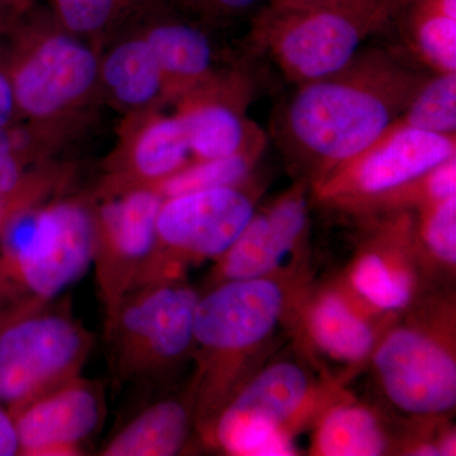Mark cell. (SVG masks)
<instances>
[{"label":"cell","instance_id":"cell-1","mask_svg":"<svg viewBox=\"0 0 456 456\" xmlns=\"http://www.w3.org/2000/svg\"><path fill=\"white\" fill-rule=\"evenodd\" d=\"M430 75L397 49L365 47L336 73L296 86L275 117L278 146L318 182L374 142Z\"/></svg>","mask_w":456,"mask_h":456},{"label":"cell","instance_id":"cell-2","mask_svg":"<svg viewBox=\"0 0 456 456\" xmlns=\"http://www.w3.org/2000/svg\"><path fill=\"white\" fill-rule=\"evenodd\" d=\"M386 26L383 18L346 9L269 0L255 12L248 44L299 86L340 70Z\"/></svg>","mask_w":456,"mask_h":456},{"label":"cell","instance_id":"cell-3","mask_svg":"<svg viewBox=\"0 0 456 456\" xmlns=\"http://www.w3.org/2000/svg\"><path fill=\"white\" fill-rule=\"evenodd\" d=\"M3 241L27 289L50 299L89 269L97 251V226L79 204L57 203L14 216L3 228Z\"/></svg>","mask_w":456,"mask_h":456},{"label":"cell","instance_id":"cell-4","mask_svg":"<svg viewBox=\"0 0 456 456\" xmlns=\"http://www.w3.org/2000/svg\"><path fill=\"white\" fill-rule=\"evenodd\" d=\"M456 156V134L387 128L358 155L318 180V196L334 202H375Z\"/></svg>","mask_w":456,"mask_h":456},{"label":"cell","instance_id":"cell-5","mask_svg":"<svg viewBox=\"0 0 456 456\" xmlns=\"http://www.w3.org/2000/svg\"><path fill=\"white\" fill-rule=\"evenodd\" d=\"M84 336L68 318L33 316L0 327V402L23 406L82 358Z\"/></svg>","mask_w":456,"mask_h":456},{"label":"cell","instance_id":"cell-6","mask_svg":"<svg viewBox=\"0 0 456 456\" xmlns=\"http://www.w3.org/2000/svg\"><path fill=\"white\" fill-rule=\"evenodd\" d=\"M307 374L292 362L273 365L248 384L222 415L218 440L236 455H292L281 426L307 397Z\"/></svg>","mask_w":456,"mask_h":456},{"label":"cell","instance_id":"cell-7","mask_svg":"<svg viewBox=\"0 0 456 456\" xmlns=\"http://www.w3.org/2000/svg\"><path fill=\"white\" fill-rule=\"evenodd\" d=\"M374 362L384 391L401 410L439 415L455 407V360L421 332L395 330L380 345Z\"/></svg>","mask_w":456,"mask_h":456},{"label":"cell","instance_id":"cell-8","mask_svg":"<svg viewBox=\"0 0 456 456\" xmlns=\"http://www.w3.org/2000/svg\"><path fill=\"white\" fill-rule=\"evenodd\" d=\"M98 74V60L89 47L70 36L57 35L36 45L8 75L17 110L33 118H47L83 98Z\"/></svg>","mask_w":456,"mask_h":456},{"label":"cell","instance_id":"cell-9","mask_svg":"<svg viewBox=\"0 0 456 456\" xmlns=\"http://www.w3.org/2000/svg\"><path fill=\"white\" fill-rule=\"evenodd\" d=\"M255 215L253 198L221 187L167 198L158 217V239L198 256L226 254Z\"/></svg>","mask_w":456,"mask_h":456},{"label":"cell","instance_id":"cell-10","mask_svg":"<svg viewBox=\"0 0 456 456\" xmlns=\"http://www.w3.org/2000/svg\"><path fill=\"white\" fill-rule=\"evenodd\" d=\"M281 310L278 284L264 278L231 281L198 301L194 338L212 350L248 349L273 331Z\"/></svg>","mask_w":456,"mask_h":456},{"label":"cell","instance_id":"cell-11","mask_svg":"<svg viewBox=\"0 0 456 456\" xmlns=\"http://www.w3.org/2000/svg\"><path fill=\"white\" fill-rule=\"evenodd\" d=\"M307 200L301 189L290 191L268 211L254 215L228 248L224 275L231 281L264 278L277 269L307 224Z\"/></svg>","mask_w":456,"mask_h":456},{"label":"cell","instance_id":"cell-12","mask_svg":"<svg viewBox=\"0 0 456 456\" xmlns=\"http://www.w3.org/2000/svg\"><path fill=\"white\" fill-rule=\"evenodd\" d=\"M101 412L97 395L84 386L26 403L14 419L20 452L38 455L71 449L97 428Z\"/></svg>","mask_w":456,"mask_h":456},{"label":"cell","instance_id":"cell-13","mask_svg":"<svg viewBox=\"0 0 456 456\" xmlns=\"http://www.w3.org/2000/svg\"><path fill=\"white\" fill-rule=\"evenodd\" d=\"M198 301L197 294L185 287L152 290L123 312V331L156 358H176L194 338Z\"/></svg>","mask_w":456,"mask_h":456},{"label":"cell","instance_id":"cell-14","mask_svg":"<svg viewBox=\"0 0 456 456\" xmlns=\"http://www.w3.org/2000/svg\"><path fill=\"white\" fill-rule=\"evenodd\" d=\"M388 26L419 68L456 73V0H395Z\"/></svg>","mask_w":456,"mask_h":456},{"label":"cell","instance_id":"cell-15","mask_svg":"<svg viewBox=\"0 0 456 456\" xmlns=\"http://www.w3.org/2000/svg\"><path fill=\"white\" fill-rule=\"evenodd\" d=\"M246 98L197 99L178 114L184 126L191 154L198 160L224 158L253 145L265 134L248 122L240 110Z\"/></svg>","mask_w":456,"mask_h":456},{"label":"cell","instance_id":"cell-16","mask_svg":"<svg viewBox=\"0 0 456 456\" xmlns=\"http://www.w3.org/2000/svg\"><path fill=\"white\" fill-rule=\"evenodd\" d=\"M163 202L158 191L139 189L103 207L102 224L117 256L141 260L154 250Z\"/></svg>","mask_w":456,"mask_h":456},{"label":"cell","instance_id":"cell-17","mask_svg":"<svg viewBox=\"0 0 456 456\" xmlns=\"http://www.w3.org/2000/svg\"><path fill=\"white\" fill-rule=\"evenodd\" d=\"M165 80L193 86L208 79L213 50L206 33L188 23L169 22L152 28L145 38Z\"/></svg>","mask_w":456,"mask_h":456},{"label":"cell","instance_id":"cell-18","mask_svg":"<svg viewBox=\"0 0 456 456\" xmlns=\"http://www.w3.org/2000/svg\"><path fill=\"white\" fill-rule=\"evenodd\" d=\"M188 431L187 411L178 402L155 404L119 432L104 454L169 456L178 452Z\"/></svg>","mask_w":456,"mask_h":456},{"label":"cell","instance_id":"cell-19","mask_svg":"<svg viewBox=\"0 0 456 456\" xmlns=\"http://www.w3.org/2000/svg\"><path fill=\"white\" fill-rule=\"evenodd\" d=\"M101 70L108 89L125 106L151 103L167 83L145 38L118 45L106 57Z\"/></svg>","mask_w":456,"mask_h":456},{"label":"cell","instance_id":"cell-20","mask_svg":"<svg viewBox=\"0 0 456 456\" xmlns=\"http://www.w3.org/2000/svg\"><path fill=\"white\" fill-rule=\"evenodd\" d=\"M268 139L264 137L236 154L224 158L198 160L161 180L160 194L165 198L182 196L206 189L233 187L248 178L255 163L265 150Z\"/></svg>","mask_w":456,"mask_h":456},{"label":"cell","instance_id":"cell-21","mask_svg":"<svg viewBox=\"0 0 456 456\" xmlns=\"http://www.w3.org/2000/svg\"><path fill=\"white\" fill-rule=\"evenodd\" d=\"M311 326L320 346L334 358L356 362L364 358L373 345L370 327L335 296L318 303Z\"/></svg>","mask_w":456,"mask_h":456},{"label":"cell","instance_id":"cell-22","mask_svg":"<svg viewBox=\"0 0 456 456\" xmlns=\"http://www.w3.org/2000/svg\"><path fill=\"white\" fill-rule=\"evenodd\" d=\"M318 450L327 456L383 454L386 440L375 417L362 407H340L323 419Z\"/></svg>","mask_w":456,"mask_h":456},{"label":"cell","instance_id":"cell-23","mask_svg":"<svg viewBox=\"0 0 456 456\" xmlns=\"http://www.w3.org/2000/svg\"><path fill=\"white\" fill-rule=\"evenodd\" d=\"M191 154L184 126L179 116L149 123L137 137L134 164L143 178L164 180L187 164Z\"/></svg>","mask_w":456,"mask_h":456},{"label":"cell","instance_id":"cell-24","mask_svg":"<svg viewBox=\"0 0 456 456\" xmlns=\"http://www.w3.org/2000/svg\"><path fill=\"white\" fill-rule=\"evenodd\" d=\"M389 127L456 134V73L431 74Z\"/></svg>","mask_w":456,"mask_h":456},{"label":"cell","instance_id":"cell-25","mask_svg":"<svg viewBox=\"0 0 456 456\" xmlns=\"http://www.w3.org/2000/svg\"><path fill=\"white\" fill-rule=\"evenodd\" d=\"M360 294L382 310H399L411 299V281L406 273L393 270L379 255L369 254L354 272Z\"/></svg>","mask_w":456,"mask_h":456},{"label":"cell","instance_id":"cell-26","mask_svg":"<svg viewBox=\"0 0 456 456\" xmlns=\"http://www.w3.org/2000/svg\"><path fill=\"white\" fill-rule=\"evenodd\" d=\"M425 240L432 253L449 264L456 261V196L426 206Z\"/></svg>","mask_w":456,"mask_h":456},{"label":"cell","instance_id":"cell-27","mask_svg":"<svg viewBox=\"0 0 456 456\" xmlns=\"http://www.w3.org/2000/svg\"><path fill=\"white\" fill-rule=\"evenodd\" d=\"M62 23L69 31L92 33L103 28L116 0H56Z\"/></svg>","mask_w":456,"mask_h":456},{"label":"cell","instance_id":"cell-28","mask_svg":"<svg viewBox=\"0 0 456 456\" xmlns=\"http://www.w3.org/2000/svg\"><path fill=\"white\" fill-rule=\"evenodd\" d=\"M197 16L211 20L241 18L259 8L261 0H176Z\"/></svg>","mask_w":456,"mask_h":456},{"label":"cell","instance_id":"cell-29","mask_svg":"<svg viewBox=\"0 0 456 456\" xmlns=\"http://www.w3.org/2000/svg\"><path fill=\"white\" fill-rule=\"evenodd\" d=\"M17 141L8 127H0V197L16 196L22 184Z\"/></svg>","mask_w":456,"mask_h":456},{"label":"cell","instance_id":"cell-30","mask_svg":"<svg viewBox=\"0 0 456 456\" xmlns=\"http://www.w3.org/2000/svg\"><path fill=\"white\" fill-rule=\"evenodd\" d=\"M297 2L346 9L356 13L383 18L388 22L389 12L395 0H297Z\"/></svg>","mask_w":456,"mask_h":456},{"label":"cell","instance_id":"cell-31","mask_svg":"<svg viewBox=\"0 0 456 456\" xmlns=\"http://www.w3.org/2000/svg\"><path fill=\"white\" fill-rule=\"evenodd\" d=\"M20 452L16 421L0 407V456H13Z\"/></svg>","mask_w":456,"mask_h":456},{"label":"cell","instance_id":"cell-32","mask_svg":"<svg viewBox=\"0 0 456 456\" xmlns=\"http://www.w3.org/2000/svg\"><path fill=\"white\" fill-rule=\"evenodd\" d=\"M17 106L11 79L4 69L0 68V127H8L13 119Z\"/></svg>","mask_w":456,"mask_h":456},{"label":"cell","instance_id":"cell-33","mask_svg":"<svg viewBox=\"0 0 456 456\" xmlns=\"http://www.w3.org/2000/svg\"><path fill=\"white\" fill-rule=\"evenodd\" d=\"M13 197L14 196L0 197V230H3L5 224L17 215V213L14 212L16 203H14Z\"/></svg>","mask_w":456,"mask_h":456},{"label":"cell","instance_id":"cell-34","mask_svg":"<svg viewBox=\"0 0 456 456\" xmlns=\"http://www.w3.org/2000/svg\"><path fill=\"white\" fill-rule=\"evenodd\" d=\"M440 455H454L455 454V437L449 436L448 439L443 441V445L439 448Z\"/></svg>","mask_w":456,"mask_h":456},{"label":"cell","instance_id":"cell-35","mask_svg":"<svg viewBox=\"0 0 456 456\" xmlns=\"http://www.w3.org/2000/svg\"><path fill=\"white\" fill-rule=\"evenodd\" d=\"M417 455H440L439 448H435V446L428 445L424 446V448H419L417 450Z\"/></svg>","mask_w":456,"mask_h":456},{"label":"cell","instance_id":"cell-36","mask_svg":"<svg viewBox=\"0 0 456 456\" xmlns=\"http://www.w3.org/2000/svg\"><path fill=\"white\" fill-rule=\"evenodd\" d=\"M4 2H0V11H3V8H4Z\"/></svg>","mask_w":456,"mask_h":456},{"label":"cell","instance_id":"cell-37","mask_svg":"<svg viewBox=\"0 0 456 456\" xmlns=\"http://www.w3.org/2000/svg\"><path fill=\"white\" fill-rule=\"evenodd\" d=\"M0 2L8 3V0H0Z\"/></svg>","mask_w":456,"mask_h":456}]
</instances>
